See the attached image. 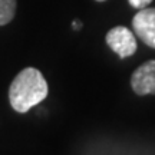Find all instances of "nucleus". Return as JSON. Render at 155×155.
<instances>
[{
	"mask_svg": "<svg viewBox=\"0 0 155 155\" xmlns=\"http://www.w3.org/2000/svg\"><path fill=\"white\" fill-rule=\"evenodd\" d=\"M96 2H106V0H96Z\"/></svg>",
	"mask_w": 155,
	"mask_h": 155,
	"instance_id": "7",
	"label": "nucleus"
},
{
	"mask_svg": "<svg viewBox=\"0 0 155 155\" xmlns=\"http://www.w3.org/2000/svg\"><path fill=\"white\" fill-rule=\"evenodd\" d=\"M129 2V5L135 7V9H145V7H148V6L152 3V0H128Z\"/></svg>",
	"mask_w": 155,
	"mask_h": 155,
	"instance_id": "6",
	"label": "nucleus"
},
{
	"mask_svg": "<svg viewBox=\"0 0 155 155\" xmlns=\"http://www.w3.org/2000/svg\"><path fill=\"white\" fill-rule=\"evenodd\" d=\"M132 28L135 35L145 45L155 49V7H145L134 16Z\"/></svg>",
	"mask_w": 155,
	"mask_h": 155,
	"instance_id": "3",
	"label": "nucleus"
},
{
	"mask_svg": "<svg viewBox=\"0 0 155 155\" xmlns=\"http://www.w3.org/2000/svg\"><path fill=\"white\" fill-rule=\"evenodd\" d=\"M106 45L111 48L121 59L129 58L137 52V39L135 35L125 26H116L106 33Z\"/></svg>",
	"mask_w": 155,
	"mask_h": 155,
	"instance_id": "2",
	"label": "nucleus"
},
{
	"mask_svg": "<svg viewBox=\"0 0 155 155\" xmlns=\"http://www.w3.org/2000/svg\"><path fill=\"white\" fill-rule=\"evenodd\" d=\"M132 91L139 96L155 95V61H148L132 73Z\"/></svg>",
	"mask_w": 155,
	"mask_h": 155,
	"instance_id": "4",
	"label": "nucleus"
},
{
	"mask_svg": "<svg viewBox=\"0 0 155 155\" xmlns=\"http://www.w3.org/2000/svg\"><path fill=\"white\" fill-rule=\"evenodd\" d=\"M48 94L49 86L42 72L36 68H26L10 83L9 101L15 111L25 114L40 104Z\"/></svg>",
	"mask_w": 155,
	"mask_h": 155,
	"instance_id": "1",
	"label": "nucleus"
},
{
	"mask_svg": "<svg viewBox=\"0 0 155 155\" xmlns=\"http://www.w3.org/2000/svg\"><path fill=\"white\" fill-rule=\"evenodd\" d=\"M16 13V0H0V26H5Z\"/></svg>",
	"mask_w": 155,
	"mask_h": 155,
	"instance_id": "5",
	"label": "nucleus"
}]
</instances>
